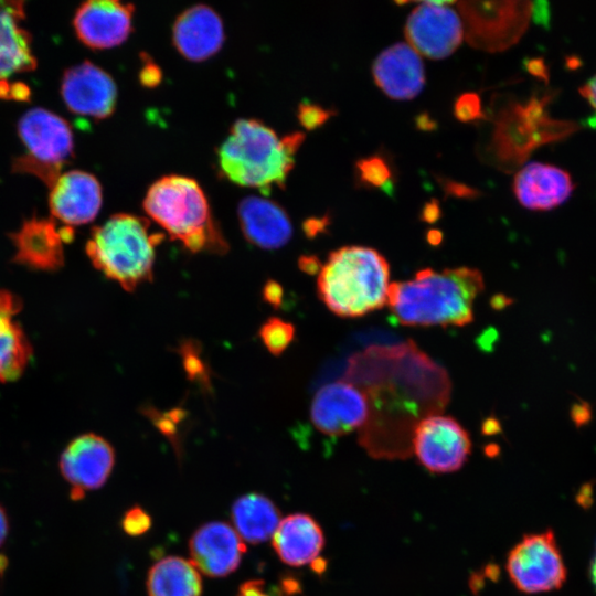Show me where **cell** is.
<instances>
[{
  "instance_id": "obj_1",
  "label": "cell",
  "mask_w": 596,
  "mask_h": 596,
  "mask_svg": "<svg viewBox=\"0 0 596 596\" xmlns=\"http://www.w3.org/2000/svg\"><path fill=\"white\" fill-rule=\"evenodd\" d=\"M483 288L476 268H424L413 279L391 283L387 305L403 326L462 327L473 320V302Z\"/></svg>"
},
{
  "instance_id": "obj_2",
  "label": "cell",
  "mask_w": 596,
  "mask_h": 596,
  "mask_svg": "<svg viewBox=\"0 0 596 596\" xmlns=\"http://www.w3.org/2000/svg\"><path fill=\"white\" fill-rule=\"evenodd\" d=\"M304 140L301 132L279 138L257 119H238L217 150L219 168L231 182L267 193L285 184Z\"/></svg>"
},
{
  "instance_id": "obj_3",
  "label": "cell",
  "mask_w": 596,
  "mask_h": 596,
  "mask_svg": "<svg viewBox=\"0 0 596 596\" xmlns=\"http://www.w3.org/2000/svg\"><path fill=\"white\" fill-rule=\"evenodd\" d=\"M390 266L376 249L343 246L328 256L318 275V294L329 310L356 318L387 304Z\"/></svg>"
},
{
  "instance_id": "obj_4",
  "label": "cell",
  "mask_w": 596,
  "mask_h": 596,
  "mask_svg": "<svg viewBox=\"0 0 596 596\" xmlns=\"http://www.w3.org/2000/svg\"><path fill=\"white\" fill-rule=\"evenodd\" d=\"M143 209L191 252L222 254L227 251L206 195L194 179L177 174L160 178L150 185Z\"/></svg>"
},
{
  "instance_id": "obj_5",
  "label": "cell",
  "mask_w": 596,
  "mask_h": 596,
  "mask_svg": "<svg viewBox=\"0 0 596 596\" xmlns=\"http://www.w3.org/2000/svg\"><path fill=\"white\" fill-rule=\"evenodd\" d=\"M163 238L150 231L148 220L118 213L92 231L86 253L95 268L134 291L152 279L155 251Z\"/></svg>"
},
{
  "instance_id": "obj_6",
  "label": "cell",
  "mask_w": 596,
  "mask_h": 596,
  "mask_svg": "<svg viewBox=\"0 0 596 596\" xmlns=\"http://www.w3.org/2000/svg\"><path fill=\"white\" fill-rule=\"evenodd\" d=\"M552 95L533 96L525 104L502 109L496 123L492 148L504 168H514L538 147L563 140L579 129L574 121L553 119L546 113Z\"/></svg>"
},
{
  "instance_id": "obj_7",
  "label": "cell",
  "mask_w": 596,
  "mask_h": 596,
  "mask_svg": "<svg viewBox=\"0 0 596 596\" xmlns=\"http://www.w3.org/2000/svg\"><path fill=\"white\" fill-rule=\"evenodd\" d=\"M18 135L26 153L14 161L13 170L33 174L51 187L73 155L68 123L47 109L32 108L19 119Z\"/></svg>"
},
{
  "instance_id": "obj_8",
  "label": "cell",
  "mask_w": 596,
  "mask_h": 596,
  "mask_svg": "<svg viewBox=\"0 0 596 596\" xmlns=\"http://www.w3.org/2000/svg\"><path fill=\"white\" fill-rule=\"evenodd\" d=\"M530 1H461L464 31L473 47L500 52L515 44L528 28Z\"/></svg>"
},
{
  "instance_id": "obj_9",
  "label": "cell",
  "mask_w": 596,
  "mask_h": 596,
  "mask_svg": "<svg viewBox=\"0 0 596 596\" xmlns=\"http://www.w3.org/2000/svg\"><path fill=\"white\" fill-rule=\"evenodd\" d=\"M507 572L525 594L558 589L566 581V567L553 531L524 535L509 552Z\"/></svg>"
},
{
  "instance_id": "obj_10",
  "label": "cell",
  "mask_w": 596,
  "mask_h": 596,
  "mask_svg": "<svg viewBox=\"0 0 596 596\" xmlns=\"http://www.w3.org/2000/svg\"><path fill=\"white\" fill-rule=\"evenodd\" d=\"M412 450L427 470L446 473L464 466L471 451V440L455 418L433 414L416 424Z\"/></svg>"
},
{
  "instance_id": "obj_11",
  "label": "cell",
  "mask_w": 596,
  "mask_h": 596,
  "mask_svg": "<svg viewBox=\"0 0 596 596\" xmlns=\"http://www.w3.org/2000/svg\"><path fill=\"white\" fill-rule=\"evenodd\" d=\"M369 416L366 393L349 382L337 381L322 386L311 402V422L324 435L351 433L362 427Z\"/></svg>"
},
{
  "instance_id": "obj_12",
  "label": "cell",
  "mask_w": 596,
  "mask_h": 596,
  "mask_svg": "<svg viewBox=\"0 0 596 596\" xmlns=\"http://www.w3.org/2000/svg\"><path fill=\"white\" fill-rule=\"evenodd\" d=\"M405 36L408 45L417 53L432 60H441L460 45L464 26L453 9L425 1L408 15Z\"/></svg>"
},
{
  "instance_id": "obj_13",
  "label": "cell",
  "mask_w": 596,
  "mask_h": 596,
  "mask_svg": "<svg viewBox=\"0 0 596 596\" xmlns=\"http://www.w3.org/2000/svg\"><path fill=\"white\" fill-rule=\"evenodd\" d=\"M114 464V448L103 437L88 433L73 439L60 459L61 473L72 486L71 498L79 500L85 491L104 486Z\"/></svg>"
},
{
  "instance_id": "obj_14",
  "label": "cell",
  "mask_w": 596,
  "mask_h": 596,
  "mask_svg": "<svg viewBox=\"0 0 596 596\" xmlns=\"http://www.w3.org/2000/svg\"><path fill=\"white\" fill-rule=\"evenodd\" d=\"M61 94L70 111L97 119L110 116L117 100L113 77L89 61L65 71Z\"/></svg>"
},
{
  "instance_id": "obj_15",
  "label": "cell",
  "mask_w": 596,
  "mask_h": 596,
  "mask_svg": "<svg viewBox=\"0 0 596 596\" xmlns=\"http://www.w3.org/2000/svg\"><path fill=\"white\" fill-rule=\"evenodd\" d=\"M134 6L116 0H91L81 4L73 19L79 41L95 50L117 46L132 30Z\"/></svg>"
},
{
  "instance_id": "obj_16",
  "label": "cell",
  "mask_w": 596,
  "mask_h": 596,
  "mask_svg": "<svg viewBox=\"0 0 596 596\" xmlns=\"http://www.w3.org/2000/svg\"><path fill=\"white\" fill-rule=\"evenodd\" d=\"M191 562L199 572L211 577H223L240 565L246 546L226 522L212 521L199 526L189 541Z\"/></svg>"
},
{
  "instance_id": "obj_17",
  "label": "cell",
  "mask_w": 596,
  "mask_h": 596,
  "mask_svg": "<svg viewBox=\"0 0 596 596\" xmlns=\"http://www.w3.org/2000/svg\"><path fill=\"white\" fill-rule=\"evenodd\" d=\"M52 215L66 225L93 221L102 206V187L91 173L82 170L64 172L50 187Z\"/></svg>"
},
{
  "instance_id": "obj_18",
  "label": "cell",
  "mask_w": 596,
  "mask_h": 596,
  "mask_svg": "<svg viewBox=\"0 0 596 596\" xmlns=\"http://www.w3.org/2000/svg\"><path fill=\"white\" fill-rule=\"evenodd\" d=\"M372 75L383 93L397 100L416 97L425 84L422 58L406 43H396L381 52L372 65Z\"/></svg>"
},
{
  "instance_id": "obj_19",
  "label": "cell",
  "mask_w": 596,
  "mask_h": 596,
  "mask_svg": "<svg viewBox=\"0 0 596 596\" xmlns=\"http://www.w3.org/2000/svg\"><path fill=\"white\" fill-rule=\"evenodd\" d=\"M172 40L178 52L187 60H207L223 45V22L212 8L204 4L193 6L177 18Z\"/></svg>"
},
{
  "instance_id": "obj_20",
  "label": "cell",
  "mask_w": 596,
  "mask_h": 596,
  "mask_svg": "<svg viewBox=\"0 0 596 596\" xmlns=\"http://www.w3.org/2000/svg\"><path fill=\"white\" fill-rule=\"evenodd\" d=\"M573 190L574 183L567 171L542 162L528 163L513 180L517 199L533 211H547L561 205Z\"/></svg>"
},
{
  "instance_id": "obj_21",
  "label": "cell",
  "mask_w": 596,
  "mask_h": 596,
  "mask_svg": "<svg viewBox=\"0 0 596 596\" xmlns=\"http://www.w3.org/2000/svg\"><path fill=\"white\" fill-rule=\"evenodd\" d=\"M14 260L40 270H55L64 263L63 240L55 222L50 219L26 220L13 234Z\"/></svg>"
},
{
  "instance_id": "obj_22",
  "label": "cell",
  "mask_w": 596,
  "mask_h": 596,
  "mask_svg": "<svg viewBox=\"0 0 596 596\" xmlns=\"http://www.w3.org/2000/svg\"><path fill=\"white\" fill-rule=\"evenodd\" d=\"M238 220L245 238L264 249L279 248L288 243L292 226L286 211L260 196H247L240 202Z\"/></svg>"
},
{
  "instance_id": "obj_23",
  "label": "cell",
  "mask_w": 596,
  "mask_h": 596,
  "mask_svg": "<svg viewBox=\"0 0 596 596\" xmlns=\"http://www.w3.org/2000/svg\"><path fill=\"white\" fill-rule=\"evenodd\" d=\"M324 545L319 523L309 514L294 513L280 520L273 546L280 561L290 566L313 563Z\"/></svg>"
},
{
  "instance_id": "obj_24",
  "label": "cell",
  "mask_w": 596,
  "mask_h": 596,
  "mask_svg": "<svg viewBox=\"0 0 596 596\" xmlns=\"http://www.w3.org/2000/svg\"><path fill=\"white\" fill-rule=\"evenodd\" d=\"M24 17L23 2H0V81L36 66L31 36L20 24Z\"/></svg>"
},
{
  "instance_id": "obj_25",
  "label": "cell",
  "mask_w": 596,
  "mask_h": 596,
  "mask_svg": "<svg viewBox=\"0 0 596 596\" xmlns=\"http://www.w3.org/2000/svg\"><path fill=\"white\" fill-rule=\"evenodd\" d=\"M231 519L241 539L257 544L274 535L280 522V513L269 498L254 492L234 501Z\"/></svg>"
},
{
  "instance_id": "obj_26",
  "label": "cell",
  "mask_w": 596,
  "mask_h": 596,
  "mask_svg": "<svg viewBox=\"0 0 596 596\" xmlns=\"http://www.w3.org/2000/svg\"><path fill=\"white\" fill-rule=\"evenodd\" d=\"M147 590L149 596H201L202 579L191 560L167 556L149 570Z\"/></svg>"
},
{
  "instance_id": "obj_27",
  "label": "cell",
  "mask_w": 596,
  "mask_h": 596,
  "mask_svg": "<svg viewBox=\"0 0 596 596\" xmlns=\"http://www.w3.org/2000/svg\"><path fill=\"white\" fill-rule=\"evenodd\" d=\"M32 355L31 345L11 315L0 312V381L17 380Z\"/></svg>"
},
{
  "instance_id": "obj_28",
  "label": "cell",
  "mask_w": 596,
  "mask_h": 596,
  "mask_svg": "<svg viewBox=\"0 0 596 596\" xmlns=\"http://www.w3.org/2000/svg\"><path fill=\"white\" fill-rule=\"evenodd\" d=\"M355 171L362 185L381 189L386 194L394 192L393 172L389 161L375 155L355 162Z\"/></svg>"
},
{
  "instance_id": "obj_29",
  "label": "cell",
  "mask_w": 596,
  "mask_h": 596,
  "mask_svg": "<svg viewBox=\"0 0 596 596\" xmlns=\"http://www.w3.org/2000/svg\"><path fill=\"white\" fill-rule=\"evenodd\" d=\"M259 337L272 354L279 355L291 343L295 328L291 323L273 317L263 323Z\"/></svg>"
},
{
  "instance_id": "obj_30",
  "label": "cell",
  "mask_w": 596,
  "mask_h": 596,
  "mask_svg": "<svg viewBox=\"0 0 596 596\" xmlns=\"http://www.w3.org/2000/svg\"><path fill=\"white\" fill-rule=\"evenodd\" d=\"M454 115L461 123H471L485 118L481 100L477 93H464L455 102Z\"/></svg>"
},
{
  "instance_id": "obj_31",
  "label": "cell",
  "mask_w": 596,
  "mask_h": 596,
  "mask_svg": "<svg viewBox=\"0 0 596 596\" xmlns=\"http://www.w3.org/2000/svg\"><path fill=\"white\" fill-rule=\"evenodd\" d=\"M333 115V110L311 103H302L298 108V119L308 130H313L322 126Z\"/></svg>"
},
{
  "instance_id": "obj_32",
  "label": "cell",
  "mask_w": 596,
  "mask_h": 596,
  "mask_svg": "<svg viewBox=\"0 0 596 596\" xmlns=\"http://www.w3.org/2000/svg\"><path fill=\"white\" fill-rule=\"evenodd\" d=\"M121 526L127 534L138 536L151 528V518L142 508L136 505L125 512Z\"/></svg>"
},
{
  "instance_id": "obj_33",
  "label": "cell",
  "mask_w": 596,
  "mask_h": 596,
  "mask_svg": "<svg viewBox=\"0 0 596 596\" xmlns=\"http://www.w3.org/2000/svg\"><path fill=\"white\" fill-rule=\"evenodd\" d=\"M438 182L447 196L457 199H476L481 195L479 190L448 178H438Z\"/></svg>"
},
{
  "instance_id": "obj_34",
  "label": "cell",
  "mask_w": 596,
  "mask_h": 596,
  "mask_svg": "<svg viewBox=\"0 0 596 596\" xmlns=\"http://www.w3.org/2000/svg\"><path fill=\"white\" fill-rule=\"evenodd\" d=\"M531 15L534 22L545 29L550 26L551 10L549 2L535 1L531 6Z\"/></svg>"
},
{
  "instance_id": "obj_35",
  "label": "cell",
  "mask_w": 596,
  "mask_h": 596,
  "mask_svg": "<svg viewBox=\"0 0 596 596\" xmlns=\"http://www.w3.org/2000/svg\"><path fill=\"white\" fill-rule=\"evenodd\" d=\"M524 67L534 77L549 82V68L542 57H531L525 60Z\"/></svg>"
},
{
  "instance_id": "obj_36",
  "label": "cell",
  "mask_w": 596,
  "mask_h": 596,
  "mask_svg": "<svg viewBox=\"0 0 596 596\" xmlns=\"http://www.w3.org/2000/svg\"><path fill=\"white\" fill-rule=\"evenodd\" d=\"M441 217V207L437 199L425 202L421 211V220L427 223H435Z\"/></svg>"
},
{
  "instance_id": "obj_37",
  "label": "cell",
  "mask_w": 596,
  "mask_h": 596,
  "mask_svg": "<svg viewBox=\"0 0 596 596\" xmlns=\"http://www.w3.org/2000/svg\"><path fill=\"white\" fill-rule=\"evenodd\" d=\"M236 596H272L264 589V582L260 579H252L243 583Z\"/></svg>"
},
{
  "instance_id": "obj_38",
  "label": "cell",
  "mask_w": 596,
  "mask_h": 596,
  "mask_svg": "<svg viewBox=\"0 0 596 596\" xmlns=\"http://www.w3.org/2000/svg\"><path fill=\"white\" fill-rule=\"evenodd\" d=\"M140 79L142 84L147 86H155L160 81V71L159 68L153 64H148L145 66L140 74Z\"/></svg>"
},
{
  "instance_id": "obj_39",
  "label": "cell",
  "mask_w": 596,
  "mask_h": 596,
  "mask_svg": "<svg viewBox=\"0 0 596 596\" xmlns=\"http://www.w3.org/2000/svg\"><path fill=\"white\" fill-rule=\"evenodd\" d=\"M281 295L283 290L278 284L274 281H268L265 285L264 297L266 301L270 302L273 306H278L280 304Z\"/></svg>"
},
{
  "instance_id": "obj_40",
  "label": "cell",
  "mask_w": 596,
  "mask_h": 596,
  "mask_svg": "<svg viewBox=\"0 0 596 596\" xmlns=\"http://www.w3.org/2000/svg\"><path fill=\"white\" fill-rule=\"evenodd\" d=\"M415 126L422 131H435L437 129V121L428 113H422L415 118Z\"/></svg>"
},
{
  "instance_id": "obj_41",
  "label": "cell",
  "mask_w": 596,
  "mask_h": 596,
  "mask_svg": "<svg viewBox=\"0 0 596 596\" xmlns=\"http://www.w3.org/2000/svg\"><path fill=\"white\" fill-rule=\"evenodd\" d=\"M18 310V300L11 294L0 291V312L12 315Z\"/></svg>"
},
{
  "instance_id": "obj_42",
  "label": "cell",
  "mask_w": 596,
  "mask_h": 596,
  "mask_svg": "<svg viewBox=\"0 0 596 596\" xmlns=\"http://www.w3.org/2000/svg\"><path fill=\"white\" fill-rule=\"evenodd\" d=\"M579 92L582 96L587 99V102L596 110V75L586 82L581 88Z\"/></svg>"
},
{
  "instance_id": "obj_43",
  "label": "cell",
  "mask_w": 596,
  "mask_h": 596,
  "mask_svg": "<svg viewBox=\"0 0 596 596\" xmlns=\"http://www.w3.org/2000/svg\"><path fill=\"white\" fill-rule=\"evenodd\" d=\"M590 412L588 406L581 405H574L572 411V417L576 424H584L586 423L590 417Z\"/></svg>"
},
{
  "instance_id": "obj_44",
  "label": "cell",
  "mask_w": 596,
  "mask_h": 596,
  "mask_svg": "<svg viewBox=\"0 0 596 596\" xmlns=\"http://www.w3.org/2000/svg\"><path fill=\"white\" fill-rule=\"evenodd\" d=\"M328 217L324 216L322 219H312V220H309L307 223H306V231L309 235H315L317 234L318 232L322 231L326 228L327 224H328Z\"/></svg>"
},
{
  "instance_id": "obj_45",
  "label": "cell",
  "mask_w": 596,
  "mask_h": 596,
  "mask_svg": "<svg viewBox=\"0 0 596 596\" xmlns=\"http://www.w3.org/2000/svg\"><path fill=\"white\" fill-rule=\"evenodd\" d=\"M9 531L8 517L4 509L0 505V546L4 542Z\"/></svg>"
},
{
  "instance_id": "obj_46",
  "label": "cell",
  "mask_w": 596,
  "mask_h": 596,
  "mask_svg": "<svg viewBox=\"0 0 596 596\" xmlns=\"http://www.w3.org/2000/svg\"><path fill=\"white\" fill-rule=\"evenodd\" d=\"M589 576H590V581L594 587L596 588V543H595V549H594L592 560H590Z\"/></svg>"
},
{
  "instance_id": "obj_47",
  "label": "cell",
  "mask_w": 596,
  "mask_h": 596,
  "mask_svg": "<svg viewBox=\"0 0 596 596\" xmlns=\"http://www.w3.org/2000/svg\"><path fill=\"white\" fill-rule=\"evenodd\" d=\"M427 238L430 244H439L441 241V233L437 230H430L427 234Z\"/></svg>"
},
{
  "instance_id": "obj_48",
  "label": "cell",
  "mask_w": 596,
  "mask_h": 596,
  "mask_svg": "<svg viewBox=\"0 0 596 596\" xmlns=\"http://www.w3.org/2000/svg\"><path fill=\"white\" fill-rule=\"evenodd\" d=\"M9 561L6 555L0 554V575H2L8 567Z\"/></svg>"
}]
</instances>
